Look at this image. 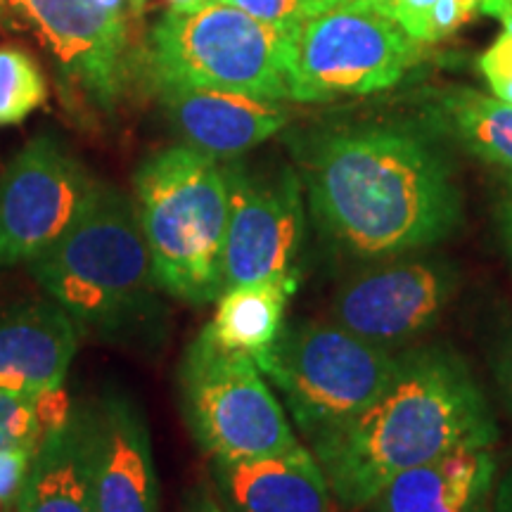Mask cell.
<instances>
[{"instance_id":"cell-1","label":"cell","mask_w":512,"mask_h":512,"mask_svg":"<svg viewBox=\"0 0 512 512\" xmlns=\"http://www.w3.org/2000/svg\"><path fill=\"white\" fill-rule=\"evenodd\" d=\"M320 238L342 259L384 261L434 247L463 223L453 166L403 126L318 131L294 143Z\"/></svg>"},{"instance_id":"cell-2","label":"cell","mask_w":512,"mask_h":512,"mask_svg":"<svg viewBox=\"0 0 512 512\" xmlns=\"http://www.w3.org/2000/svg\"><path fill=\"white\" fill-rule=\"evenodd\" d=\"M496 441L494 408L465 358L448 347H420L401 351L377 399L311 439V453L332 498L347 510H363L406 470L458 446Z\"/></svg>"},{"instance_id":"cell-3","label":"cell","mask_w":512,"mask_h":512,"mask_svg":"<svg viewBox=\"0 0 512 512\" xmlns=\"http://www.w3.org/2000/svg\"><path fill=\"white\" fill-rule=\"evenodd\" d=\"M27 268L81 332L128 347L162 339V287L136 204L114 185L100 181L74 226Z\"/></svg>"},{"instance_id":"cell-4","label":"cell","mask_w":512,"mask_h":512,"mask_svg":"<svg viewBox=\"0 0 512 512\" xmlns=\"http://www.w3.org/2000/svg\"><path fill=\"white\" fill-rule=\"evenodd\" d=\"M133 204L162 292L195 306L216 302L230 216L219 159L188 145L155 152L133 176Z\"/></svg>"},{"instance_id":"cell-5","label":"cell","mask_w":512,"mask_h":512,"mask_svg":"<svg viewBox=\"0 0 512 512\" xmlns=\"http://www.w3.org/2000/svg\"><path fill=\"white\" fill-rule=\"evenodd\" d=\"M287 29L259 22L221 0L174 8L150 31L157 88H221L290 100L285 79Z\"/></svg>"},{"instance_id":"cell-6","label":"cell","mask_w":512,"mask_h":512,"mask_svg":"<svg viewBox=\"0 0 512 512\" xmlns=\"http://www.w3.org/2000/svg\"><path fill=\"white\" fill-rule=\"evenodd\" d=\"M254 361L311 441L370 406L392 380L399 354L337 323L297 320Z\"/></svg>"},{"instance_id":"cell-7","label":"cell","mask_w":512,"mask_h":512,"mask_svg":"<svg viewBox=\"0 0 512 512\" xmlns=\"http://www.w3.org/2000/svg\"><path fill=\"white\" fill-rule=\"evenodd\" d=\"M178 399L192 439L209 460H252L299 446L283 401L242 351L223 349L202 330L178 368Z\"/></svg>"},{"instance_id":"cell-8","label":"cell","mask_w":512,"mask_h":512,"mask_svg":"<svg viewBox=\"0 0 512 512\" xmlns=\"http://www.w3.org/2000/svg\"><path fill=\"white\" fill-rule=\"evenodd\" d=\"M420 55V43L392 17L344 5L287 29V95L294 102H330L387 91Z\"/></svg>"},{"instance_id":"cell-9","label":"cell","mask_w":512,"mask_h":512,"mask_svg":"<svg viewBox=\"0 0 512 512\" xmlns=\"http://www.w3.org/2000/svg\"><path fill=\"white\" fill-rule=\"evenodd\" d=\"M98 178L53 133L29 140L0 174V271L29 266L74 226Z\"/></svg>"},{"instance_id":"cell-10","label":"cell","mask_w":512,"mask_h":512,"mask_svg":"<svg viewBox=\"0 0 512 512\" xmlns=\"http://www.w3.org/2000/svg\"><path fill=\"white\" fill-rule=\"evenodd\" d=\"M230 190V216L223 249V290L264 280L299 283L306 240L302 176L292 166L249 171L223 166Z\"/></svg>"},{"instance_id":"cell-11","label":"cell","mask_w":512,"mask_h":512,"mask_svg":"<svg viewBox=\"0 0 512 512\" xmlns=\"http://www.w3.org/2000/svg\"><path fill=\"white\" fill-rule=\"evenodd\" d=\"M458 292L448 261L396 256L361 271L339 287L332 320L382 349H399L439 323Z\"/></svg>"},{"instance_id":"cell-12","label":"cell","mask_w":512,"mask_h":512,"mask_svg":"<svg viewBox=\"0 0 512 512\" xmlns=\"http://www.w3.org/2000/svg\"><path fill=\"white\" fill-rule=\"evenodd\" d=\"M41 36L62 79L98 112H114L128 79L126 19L100 0H5Z\"/></svg>"},{"instance_id":"cell-13","label":"cell","mask_w":512,"mask_h":512,"mask_svg":"<svg viewBox=\"0 0 512 512\" xmlns=\"http://www.w3.org/2000/svg\"><path fill=\"white\" fill-rule=\"evenodd\" d=\"M83 418L95 510L159 512L155 453L140 403L110 384L83 403Z\"/></svg>"},{"instance_id":"cell-14","label":"cell","mask_w":512,"mask_h":512,"mask_svg":"<svg viewBox=\"0 0 512 512\" xmlns=\"http://www.w3.org/2000/svg\"><path fill=\"white\" fill-rule=\"evenodd\" d=\"M159 102L183 145L219 162L247 155L290 121L283 100L221 88H159Z\"/></svg>"},{"instance_id":"cell-15","label":"cell","mask_w":512,"mask_h":512,"mask_svg":"<svg viewBox=\"0 0 512 512\" xmlns=\"http://www.w3.org/2000/svg\"><path fill=\"white\" fill-rule=\"evenodd\" d=\"M81 330L53 299H29L0 311V392L38 399L60 389Z\"/></svg>"},{"instance_id":"cell-16","label":"cell","mask_w":512,"mask_h":512,"mask_svg":"<svg viewBox=\"0 0 512 512\" xmlns=\"http://www.w3.org/2000/svg\"><path fill=\"white\" fill-rule=\"evenodd\" d=\"M211 482L230 512H330V486L311 448L252 460H209Z\"/></svg>"},{"instance_id":"cell-17","label":"cell","mask_w":512,"mask_h":512,"mask_svg":"<svg viewBox=\"0 0 512 512\" xmlns=\"http://www.w3.org/2000/svg\"><path fill=\"white\" fill-rule=\"evenodd\" d=\"M498 477L494 446L465 444L392 479L366 512H491Z\"/></svg>"},{"instance_id":"cell-18","label":"cell","mask_w":512,"mask_h":512,"mask_svg":"<svg viewBox=\"0 0 512 512\" xmlns=\"http://www.w3.org/2000/svg\"><path fill=\"white\" fill-rule=\"evenodd\" d=\"M10 512H98L86 453L83 403L43 434L22 494Z\"/></svg>"},{"instance_id":"cell-19","label":"cell","mask_w":512,"mask_h":512,"mask_svg":"<svg viewBox=\"0 0 512 512\" xmlns=\"http://www.w3.org/2000/svg\"><path fill=\"white\" fill-rule=\"evenodd\" d=\"M297 283L264 280V283L228 287L216 299L214 318L204 325L211 339L223 349L256 356L266 351L285 328V309Z\"/></svg>"},{"instance_id":"cell-20","label":"cell","mask_w":512,"mask_h":512,"mask_svg":"<svg viewBox=\"0 0 512 512\" xmlns=\"http://www.w3.org/2000/svg\"><path fill=\"white\" fill-rule=\"evenodd\" d=\"M439 117L470 155L512 178V105L472 88H451L439 98Z\"/></svg>"},{"instance_id":"cell-21","label":"cell","mask_w":512,"mask_h":512,"mask_svg":"<svg viewBox=\"0 0 512 512\" xmlns=\"http://www.w3.org/2000/svg\"><path fill=\"white\" fill-rule=\"evenodd\" d=\"M46 98V76L34 57L19 48H0V126L27 121Z\"/></svg>"},{"instance_id":"cell-22","label":"cell","mask_w":512,"mask_h":512,"mask_svg":"<svg viewBox=\"0 0 512 512\" xmlns=\"http://www.w3.org/2000/svg\"><path fill=\"white\" fill-rule=\"evenodd\" d=\"M43 427L38 399L0 392V451L10 448H38Z\"/></svg>"},{"instance_id":"cell-23","label":"cell","mask_w":512,"mask_h":512,"mask_svg":"<svg viewBox=\"0 0 512 512\" xmlns=\"http://www.w3.org/2000/svg\"><path fill=\"white\" fill-rule=\"evenodd\" d=\"M221 3L240 8L259 22L273 24L280 29H292L297 24L313 19L325 12L344 8V5H358V0H221Z\"/></svg>"},{"instance_id":"cell-24","label":"cell","mask_w":512,"mask_h":512,"mask_svg":"<svg viewBox=\"0 0 512 512\" xmlns=\"http://www.w3.org/2000/svg\"><path fill=\"white\" fill-rule=\"evenodd\" d=\"M475 15H479V0H437L422 22L420 43L427 46V43L444 41Z\"/></svg>"},{"instance_id":"cell-25","label":"cell","mask_w":512,"mask_h":512,"mask_svg":"<svg viewBox=\"0 0 512 512\" xmlns=\"http://www.w3.org/2000/svg\"><path fill=\"white\" fill-rule=\"evenodd\" d=\"M479 72L489 83L491 95L512 105V34L503 31L501 36L484 50L479 57Z\"/></svg>"},{"instance_id":"cell-26","label":"cell","mask_w":512,"mask_h":512,"mask_svg":"<svg viewBox=\"0 0 512 512\" xmlns=\"http://www.w3.org/2000/svg\"><path fill=\"white\" fill-rule=\"evenodd\" d=\"M36 448H10L0 451V512H10L27 482Z\"/></svg>"},{"instance_id":"cell-27","label":"cell","mask_w":512,"mask_h":512,"mask_svg":"<svg viewBox=\"0 0 512 512\" xmlns=\"http://www.w3.org/2000/svg\"><path fill=\"white\" fill-rule=\"evenodd\" d=\"M434 3H437V0H394L392 19L396 24H401V29L406 31L413 41L420 43L422 22H425L427 10H430Z\"/></svg>"},{"instance_id":"cell-28","label":"cell","mask_w":512,"mask_h":512,"mask_svg":"<svg viewBox=\"0 0 512 512\" xmlns=\"http://www.w3.org/2000/svg\"><path fill=\"white\" fill-rule=\"evenodd\" d=\"M494 377L498 394H501V399L505 401V408L512 413V325L505 330V335L501 337V342H498L496 347Z\"/></svg>"},{"instance_id":"cell-29","label":"cell","mask_w":512,"mask_h":512,"mask_svg":"<svg viewBox=\"0 0 512 512\" xmlns=\"http://www.w3.org/2000/svg\"><path fill=\"white\" fill-rule=\"evenodd\" d=\"M183 512H230L223 501L209 486H195L188 496H185Z\"/></svg>"},{"instance_id":"cell-30","label":"cell","mask_w":512,"mask_h":512,"mask_svg":"<svg viewBox=\"0 0 512 512\" xmlns=\"http://www.w3.org/2000/svg\"><path fill=\"white\" fill-rule=\"evenodd\" d=\"M496 221H498V233H501L503 249H505V254H508V259L512 264V178H510L508 192H505L501 204H498Z\"/></svg>"},{"instance_id":"cell-31","label":"cell","mask_w":512,"mask_h":512,"mask_svg":"<svg viewBox=\"0 0 512 512\" xmlns=\"http://www.w3.org/2000/svg\"><path fill=\"white\" fill-rule=\"evenodd\" d=\"M479 15L494 17L512 34V0H479Z\"/></svg>"},{"instance_id":"cell-32","label":"cell","mask_w":512,"mask_h":512,"mask_svg":"<svg viewBox=\"0 0 512 512\" xmlns=\"http://www.w3.org/2000/svg\"><path fill=\"white\" fill-rule=\"evenodd\" d=\"M491 512H512V467L496 482Z\"/></svg>"},{"instance_id":"cell-33","label":"cell","mask_w":512,"mask_h":512,"mask_svg":"<svg viewBox=\"0 0 512 512\" xmlns=\"http://www.w3.org/2000/svg\"><path fill=\"white\" fill-rule=\"evenodd\" d=\"M358 5H366V8H373L377 12H382V15L392 17L394 0H358Z\"/></svg>"},{"instance_id":"cell-34","label":"cell","mask_w":512,"mask_h":512,"mask_svg":"<svg viewBox=\"0 0 512 512\" xmlns=\"http://www.w3.org/2000/svg\"><path fill=\"white\" fill-rule=\"evenodd\" d=\"M174 3V8H195V5L204 3V0H171Z\"/></svg>"},{"instance_id":"cell-35","label":"cell","mask_w":512,"mask_h":512,"mask_svg":"<svg viewBox=\"0 0 512 512\" xmlns=\"http://www.w3.org/2000/svg\"><path fill=\"white\" fill-rule=\"evenodd\" d=\"M128 3H131V5H133V8H140V5H143V3H145V0H128Z\"/></svg>"},{"instance_id":"cell-36","label":"cell","mask_w":512,"mask_h":512,"mask_svg":"<svg viewBox=\"0 0 512 512\" xmlns=\"http://www.w3.org/2000/svg\"><path fill=\"white\" fill-rule=\"evenodd\" d=\"M0 3H5V0H0Z\"/></svg>"}]
</instances>
